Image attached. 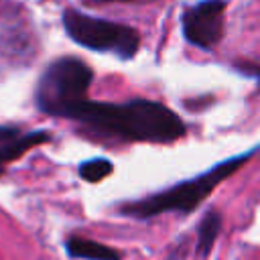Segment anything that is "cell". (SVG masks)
Returning <instances> with one entry per match:
<instances>
[{
  "instance_id": "8fae6325",
  "label": "cell",
  "mask_w": 260,
  "mask_h": 260,
  "mask_svg": "<svg viewBox=\"0 0 260 260\" xmlns=\"http://www.w3.org/2000/svg\"><path fill=\"white\" fill-rule=\"evenodd\" d=\"M20 134H22V132H20L18 126L2 124V126H0V144H2V142H8V140H12V138H16V136H20Z\"/></svg>"
},
{
  "instance_id": "ba28073f",
  "label": "cell",
  "mask_w": 260,
  "mask_h": 260,
  "mask_svg": "<svg viewBox=\"0 0 260 260\" xmlns=\"http://www.w3.org/2000/svg\"><path fill=\"white\" fill-rule=\"evenodd\" d=\"M219 230H221V215L215 211V209H209L203 219L199 221V228H197V244H195V252L199 258H207L217 236H219Z\"/></svg>"
},
{
  "instance_id": "9c48e42d",
  "label": "cell",
  "mask_w": 260,
  "mask_h": 260,
  "mask_svg": "<svg viewBox=\"0 0 260 260\" xmlns=\"http://www.w3.org/2000/svg\"><path fill=\"white\" fill-rule=\"evenodd\" d=\"M114 165L110 158L106 156H95V158H87L77 167V173L83 181L87 183H100L102 179H106L108 175H112Z\"/></svg>"
},
{
  "instance_id": "6da1fadb",
  "label": "cell",
  "mask_w": 260,
  "mask_h": 260,
  "mask_svg": "<svg viewBox=\"0 0 260 260\" xmlns=\"http://www.w3.org/2000/svg\"><path fill=\"white\" fill-rule=\"evenodd\" d=\"M65 120L77 122L91 134L124 142L169 144L185 136V122L165 104L132 98L128 102H93L83 100Z\"/></svg>"
},
{
  "instance_id": "7a4b0ae2",
  "label": "cell",
  "mask_w": 260,
  "mask_h": 260,
  "mask_svg": "<svg viewBox=\"0 0 260 260\" xmlns=\"http://www.w3.org/2000/svg\"><path fill=\"white\" fill-rule=\"evenodd\" d=\"M258 148L260 146H254L252 150H246L242 154H234L225 160H219L211 169H207L191 179H183L167 189H160V191L150 193L140 199L126 201L118 207V213L124 217H132V219H150V217H156L162 213H191L211 195V191L219 183H223L238 169H242Z\"/></svg>"
},
{
  "instance_id": "8992f818",
  "label": "cell",
  "mask_w": 260,
  "mask_h": 260,
  "mask_svg": "<svg viewBox=\"0 0 260 260\" xmlns=\"http://www.w3.org/2000/svg\"><path fill=\"white\" fill-rule=\"evenodd\" d=\"M65 252L75 260H122L120 250L81 236H69L65 240Z\"/></svg>"
},
{
  "instance_id": "277c9868",
  "label": "cell",
  "mask_w": 260,
  "mask_h": 260,
  "mask_svg": "<svg viewBox=\"0 0 260 260\" xmlns=\"http://www.w3.org/2000/svg\"><path fill=\"white\" fill-rule=\"evenodd\" d=\"M63 26L69 39L77 45L100 53H112L118 59H132L140 47V35L136 28L81 12L77 8L63 10Z\"/></svg>"
},
{
  "instance_id": "52a82bcc",
  "label": "cell",
  "mask_w": 260,
  "mask_h": 260,
  "mask_svg": "<svg viewBox=\"0 0 260 260\" xmlns=\"http://www.w3.org/2000/svg\"><path fill=\"white\" fill-rule=\"evenodd\" d=\"M49 140H51V134L47 130H30V132L20 134V136H16V138H12L8 142H2L0 144V175L4 173L8 162H14L26 150H30L35 146H41V144H45Z\"/></svg>"
},
{
  "instance_id": "30bf717a",
  "label": "cell",
  "mask_w": 260,
  "mask_h": 260,
  "mask_svg": "<svg viewBox=\"0 0 260 260\" xmlns=\"http://www.w3.org/2000/svg\"><path fill=\"white\" fill-rule=\"evenodd\" d=\"M234 71L246 75V77H254L258 81V93H260V63H244V61H238L234 63Z\"/></svg>"
},
{
  "instance_id": "5b68a950",
  "label": "cell",
  "mask_w": 260,
  "mask_h": 260,
  "mask_svg": "<svg viewBox=\"0 0 260 260\" xmlns=\"http://www.w3.org/2000/svg\"><path fill=\"white\" fill-rule=\"evenodd\" d=\"M228 0H199L181 10V30L189 45L211 51L223 39Z\"/></svg>"
},
{
  "instance_id": "3957f363",
  "label": "cell",
  "mask_w": 260,
  "mask_h": 260,
  "mask_svg": "<svg viewBox=\"0 0 260 260\" xmlns=\"http://www.w3.org/2000/svg\"><path fill=\"white\" fill-rule=\"evenodd\" d=\"M93 81L91 67L77 57H59L41 73L35 87V106L39 112L65 118L69 110L87 100Z\"/></svg>"
}]
</instances>
